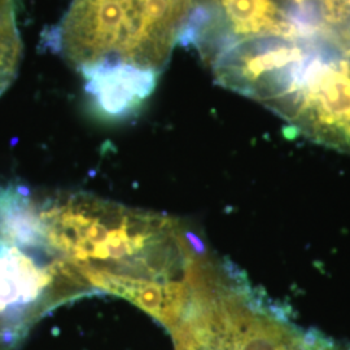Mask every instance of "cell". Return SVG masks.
Segmentation results:
<instances>
[{
	"label": "cell",
	"mask_w": 350,
	"mask_h": 350,
	"mask_svg": "<svg viewBox=\"0 0 350 350\" xmlns=\"http://www.w3.org/2000/svg\"><path fill=\"white\" fill-rule=\"evenodd\" d=\"M239 94L258 101L301 135L350 154V43L322 27L309 36L265 34L234 55Z\"/></svg>",
	"instance_id": "obj_2"
},
{
	"label": "cell",
	"mask_w": 350,
	"mask_h": 350,
	"mask_svg": "<svg viewBox=\"0 0 350 350\" xmlns=\"http://www.w3.org/2000/svg\"><path fill=\"white\" fill-rule=\"evenodd\" d=\"M195 0H73L49 43L78 68L129 64L160 75Z\"/></svg>",
	"instance_id": "obj_3"
},
{
	"label": "cell",
	"mask_w": 350,
	"mask_h": 350,
	"mask_svg": "<svg viewBox=\"0 0 350 350\" xmlns=\"http://www.w3.org/2000/svg\"><path fill=\"white\" fill-rule=\"evenodd\" d=\"M95 109L108 118L137 112L150 98L159 73L129 64H92L79 68Z\"/></svg>",
	"instance_id": "obj_4"
},
{
	"label": "cell",
	"mask_w": 350,
	"mask_h": 350,
	"mask_svg": "<svg viewBox=\"0 0 350 350\" xmlns=\"http://www.w3.org/2000/svg\"><path fill=\"white\" fill-rule=\"evenodd\" d=\"M34 199L39 244L95 292L116 295L165 325L204 244L159 213L88 193Z\"/></svg>",
	"instance_id": "obj_1"
}]
</instances>
